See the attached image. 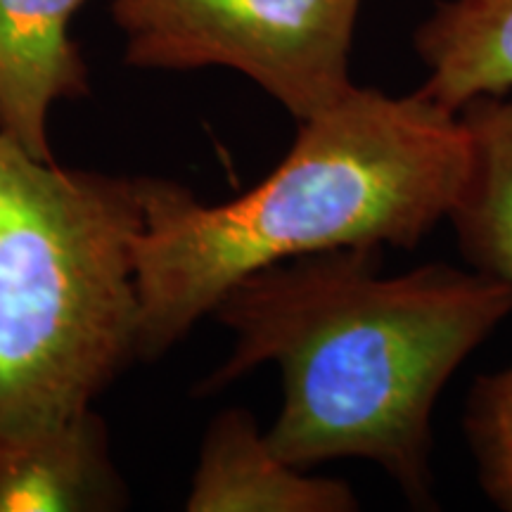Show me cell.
<instances>
[{
  "instance_id": "cell-7",
  "label": "cell",
  "mask_w": 512,
  "mask_h": 512,
  "mask_svg": "<svg viewBox=\"0 0 512 512\" xmlns=\"http://www.w3.org/2000/svg\"><path fill=\"white\" fill-rule=\"evenodd\" d=\"M119 503L121 482L91 408L0 434V512L112 510Z\"/></svg>"
},
{
  "instance_id": "cell-6",
  "label": "cell",
  "mask_w": 512,
  "mask_h": 512,
  "mask_svg": "<svg viewBox=\"0 0 512 512\" xmlns=\"http://www.w3.org/2000/svg\"><path fill=\"white\" fill-rule=\"evenodd\" d=\"M190 512H354L361 508L347 482L309 477L280 460L242 408L209 425L192 489Z\"/></svg>"
},
{
  "instance_id": "cell-4",
  "label": "cell",
  "mask_w": 512,
  "mask_h": 512,
  "mask_svg": "<svg viewBox=\"0 0 512 512\" xmlns=\"http://www.w3.org/2000/svg\"><path fill=\"white\" fill-rule=\"evenodd\" d=\"M361 0H114L126 60L150 69L230 67L297 121L342 100Z\"/></svg>"
},
{
  "instance_id": "cell-1",
  "label": "cell",
  "mask_w": 512,
  "mask_h": 512,
  "mask_svg": "<svg viewBox=\"0 0 512 512\" xmlns=\"http://www.w3.org/2000/svg\"><path fill=\"white\" fill-rule=\"evenodd\" d=\"M382 247H337L261 268L214 316L233 354L204 392L261 363L283 375L266 432L285 463L337 458L380 465L415 505L432 501V413L446 382L512 313V292L482 271L377 268Z\"/></svg>"
},
{
  "instance_id": "cell-9",
  "label": "cell",
  "mask_w": 512,
  "mask_h": 512,
  "mask_svg": "<svg viewBox=\"0 0 512 512\" xmlns=\"http://www.w3.org/2000/svg\"><path fill=\"white\" fill-rule=\"evenodd\" d=\"M458 114L467 166L448 221L467 261L512 292V100L479 98Z\"/></svg>"
},
{
  "instance_id": "cell-8",
  "label": "cell",
  "mask_w": 512,
  "mask_h": 512,
  "mask_svg": "<svg viewBox=\"0 0 512 512\" xmlns=\"http://www.w3.org/2000/svg\"><path fill=\"white\" fill-rule=\"evenodd\" d=\"M415 53L427 67L418 93L446 110L503 98L512 91V0H444L415 31Z\"/></svg>"
},
{
  "instance_id": "cell-3",
  "label": "cell",
  "mask_w": 512,
  "mask_h": 512,
  "mask_svg": "<svg viewBox=\"0 0 512 512\" xmlns=\"http://www.w3.org/2000/svg\"><path fill=\"white\" fill-rule=\"evenodd\" d=\"M138 181L0 133V434L74 418L136 356Z\"/></svg>"
},
{
  "instance_id": "cell-5",
  "label": "cell",
  "mask_w": 512,
  "mask_h": 512,
  "mask_svg": "<svg viewBox=\"0 0 512 512\" xmlns=\"http://www.w3.org/2000/svg\"><path fill=\"white\" fill-rule=\"evenodd\" d=\"M86 0H0V133L36 159H53L48 112L88 93L69 22Z\"/></svg>"
},
{
  "instance_id": "cell-10",
  "label": "cell",
  "mask_w": 512,
  "mask_h": 512,
  "mask_svg": "<svg viewBox=\"0 0 512 512\" xmlns=\"http://www.w3.org/2000/svg\"><path fill=\"white\" fill-rule=\"evenodd\" d=\"M465 432L486 496L512 512V366L475 382Z\"/></svg>"
},
{
  "instance_id": "cell-2",
  "label": "cell",
  "mask_w": 512,
  "mask_h": 512,
  "mask_svg": "<svg viewBox=\"0 0 512 512\" xmlns=\"http://www.w3.org/2000/svg\"><path fill=\"white\" fill-rule=\"evenodd\" d=\"M465 166L458 112L418 91L354 86L299 121L283 162L235 200L138 181L136 354H164L261 268L337 247H415L448 219Z\"/></svg>"
}]
</instances>
